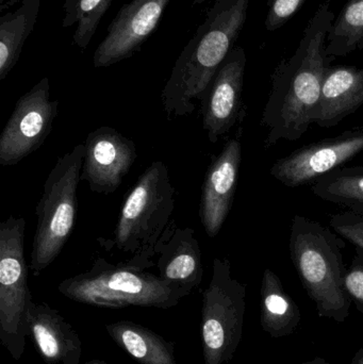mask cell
I'll use <instances>...</instances> for the list:
<instances>
[{
    "mask_svg": "<svg viewBox=\"0 0 363 364\" xmlns=\"http://www.w3.org/2000/svg\"><path fill=\"white\" fill-rule=\"evenodd\" d=\"M335 21L330 0H324L305 28L296 53L279 62L271 77L272 89L260 125L266 129L264 147L300 140L313 124L326 68V38Z\"/></svg>",
    "mask_w": 363,
    "mask_h": 364,
    "instance_id": "6da1fadb",
    "label": "cell"
},
{
    "mask_svg": "<svg viewBox=\"0 0 363 364\" xmlns=\"http://www.w3.org/2000/svg\"><path fill=\"white\" fill-rule=\"evenodd\" d=\"M249 0H215L175 62L161 93L168 122L189 117L234 47L247 18Z\"/></svg>",
    "mask_w": 363,
    "mask_h": 364,
    "instance_id": "7a4b0ae2",
    "label": "cell"
},
{
    "mask_svg": "<svg viewBox=\"0 0 363 364\" xmlns=\"http://www.w3.org/2000/svg\"><path fill=\"white\" fill-rule=\"evenodd\" d=\"M345 240L317 220L296 214L292 218L290 257L320 318L342 324L350 316L352 299L345 287Z\"/></svg>",
    "mask_w": 363,
    "mask_h": 364,
    "instance_id": "3957f363",
    "label": "cell"
},
{
    "mask_svg": "<svg viewBox=\"0 0 363 364\" xmlns=\"http://www.w3.org/2000/svg\"><path fill=\"white\" fill-rule=\"evenodd\" d=\"M175 193L166 164L153 162L126 196L112 239L99 243L130 255L123 263L134 269L156 267V247L172 220Z\"/></svg>",
    "mask_w": 363,
    "mask_h": 364,
    "instance_id": "277c9868",
    "label": "cell"
},
{
    "mask_svg": "<svg viewBox=\"0 0 363 364\" xmlns=\"http://www.w3.org/2000/svg\"><path fill=\"white\" fill-rule=\"evenodd\" d=\"M58 290L72 301L115 309L130 306L170 309L189 295L155 274L104 258L96 259L87 272L64 279Z\"/></svg>",
    "mask_w": 363,
    "mask_h": 364,
    "instance_id": "5b68a950",
    "label": "cell"
},
{
    "mask_svg": "<svg viewBox=\"0 0 363 364\" xmlns=\"http://www.w3.org/2000/svg\"><path fill=\"white\" fill-rule=\"evenodd\" d=\"M85 144L58 158L43 188L36 208V232L29 267L38 276L58 258L76 223L79 182L81 181Z\"/></svg>",
    "mask_w": 363,
    "mask_h": 364,
    "instance_id": "8992f818",
    "label": "cell"
},
{
    "mask_svg": "<svg viewBox=\"0 0 363 364\" xmlns=\"http://www.w3.org/2000/svg\"><path fill=\"white\" fill-rule=\"evenodd\" d=\"M26 220L10 215L0 224V341L14 360L23 357L33 301L25 257Z\"/></svg>",
    "mask_w": 363,
    "mask_h": 364,
    "instance_id": "52a82bcc",
    "label": "cell"
},
{
    "mask_svg": "<svg viewBox=\"0 0 363 364\" xmlns=\"http://www.w3.org/2000/svg\"><path fill=\"white\" fill-rule=\"evenodd\" d=\"M246 284L232 275L227 258L213 260L212 277L202 293V341L205 364L229 363L242 340Z\"/></svg>",
    "mask_w": 363,
    "mask_h": 364,
    "instance_id": "ba28073f",
    "label": "cell"
},
{
    "mask_svg": "<svg viewBox=\"0 0 363 364\" xmlns=\"http://www.w3.org/2000/svg\"><path fill=\"white\" fill-rule=\"evenodd\" d=\"M59 102L50 98V83L40 79L15 105L0 136V164L16 166L38 151L53 129Z\"/></svg>",
    "mask_w": 363,
    "mask_h": 364,
    "instance_id": "9c48e42d",
    "label": "cell"
},
{
    "mask_svg": "<svg viewBox=\"0 0 363 364\" xmlns=\"http://www.w3.org/2000/svg\"><path fill=\"white\" fill-rule=\"evenodd\" d=\"M363 151V127L305 145L277 160L270 175L288 188L313 184Z\"/></svg>",
    "mask_w": 363,
    "mask_h": 364,
    "instance_id": "30bf717a",
    "label": "cell"
},
{
    "mask_svg": "<svg viewBox=\"0 0 363 364\" xmlns=\"http://www.w3.org/2000/svg\"><path fill=\"white\" fill-rule=\"evenodd\" d=\"M245 68L244 49L234 47L220 66L200 102L202 128L211 143H217L242 121Z\"/></svg>",
    "mask_w": 363,
    "mask_h": 364,
    "instance_id": "8fae6325",
    "label": "cell"
},
{
    "mask_svg": "<svg viewBox=\"0 0 363 364\" xmlns=\"http://www.w3.org/2000/svg\"><path fill=\"white\" fill-rule=\"evenodd\" d=\"M85 147L81 181L98 194L114 193L138 159L136 143L109 126L90 132Z\"/></svg>",
    "mask_w": 363,
    "mask_h": 364,
    "instance_id": "7c38bea8",
    "label": "cell"
},
{
    "mask_svg": "<svg viewBox=\"0 0 363 364\" xmlns=\"http://www.w3.org/2000/svg\"><path fill=\"white\" fill-rule=\"evenodd\" d=\"M172 0H132L114 17L94 53V68H109L140 50Z\"/></svg>",
    "mask_w": 363,
    "mask_h": 364,
    "instance_id": "4fadbf2b",
    "label": "cell"
},
{
    "mask_svg": "<svg viewBox=\"0 0 363 364\" xmlns=\"http://www.w3.org/2000/svg\"><path fill=\"white\" fill-rule=\"evenodd\" d=\"M242 162L240 136L230 139L212 160L202 186L200 218L207 235L217 237L234 203Z\"/></svg>",
    "mask_w": 363,
    "mask_h": 364,
    "instance_id": "5bb4252c",
    "label": "cell"
},
{
    "mask_svg": "<svg viewBox=\"0 0 363 364\" xmlns=\"http://www.w3.org/2000/svg\"><path fill=\"white\" fill-rule=\"evenodd\" d=\"M156 255L158 276L166 284L188 294L202 284V252L193 228H180L172 218L158 242Z\"/></svg>",
    "mask_w": 363,
    "mask_h": 364,
    "instance_id": "9a60e30c",
    "label": "cell"
},
{
    "mask_svg": "<svg viewBox=\"0 0 363 364\" xmlns=\"http://www.w3.org/2000/svg\"><path fill=\"white\" fill-rule=\"evenodd\" d=\"M29 336L47 364H79L82 343L74 327L46 303H33L29 311Z\"/></svg>",
    "mask_w": 363,
    "mask_h": 364,
    "instance_id": "2e32d148",
    "label": "cell"
},
{
    "mask_svg": "<svg viewBox=\"0 0 363 364\" xmlns=\"http://www.w3.org/2000/svg\"><path fill=\"white\" fill-rule=\"evenodd\" d=\"M362 106L363 68L328 66L313 124L322 128L335 127Z\"/></svg>",
    "mask_w": 363,
    "mask_h": 364,
    "instance_id": "e0dca14e",
    "label": "cell"
},
{
    "mask_svg": "<svg viewBox=\"0 0 363 364\" xmlns=\"http://www.w3.org/2000/svg\"><path fill=\"white\" fill-rule=\"evenodd\" d=\"M302 321L296 301L288 294L281 278L266 269L260 287V325L273 339L293 335Z\"/></svg>",
    "mask_w": 363,
    "mask_h": 364,
    "instance_id": "ac0fdd59",
    "label": "cell"
},
{
    "mask_svg": "<svg viewBox=\"0 0 363 364\" xmlns=\"http://www.w3.org/2000/svg\"><path fill=\"white\" fill-rule=\"evenodd\" d=\"M106 331L119 348L140 364H177L174 343L147 327L119 321L106 325Z\"/></svg>",
    "mask_w": 363,
    "mask_h": 364,
    "instance_id": "d6986e66",
    "label": "cell"
},
{
    "mask_svg": "<svg viewBox=\"0 0 363 364\" xmlns=\"http://www.w3.org/2000/svg\"><path fill=\"white\" fill-rule=\"evenodd\" d=\"M40 0H23L0 17V80L15 68L26 41L36 27Z\"/></svg>",
    "mask_w": 363,
    "mask_h": 364,
    "instance_id": "ffe728a7",
    "label": "cell"
},
{
    "mask_svg": "<svg viewBox=\"0 0 363 364\" xmlns=\"http://www.w3.org/2000/svg\"><path fill=\"white\" fill-rule=\"evenodd\" d=\"M363 38V0H347L326 38V55L334 61L358 48Z\"/></svg>",
    "mask_w": 363,
    "mask_h": 364,
    "instance_id": "44dd1931",
    "label": "cell"
},
{
    "mask_svg": "<svg viewBox=\"0 0 363 364\" xmlns=\"http://www.w3.org/2000/svg\"><path fill=\"white\" fill-rule=\"evenodd\" d=\"M311 191L323 200L356 209L363 205V172L353 166L338 168L313 182Z\"/></svg>",
    "mask_w": 363,
    "mask_h": 364,
    "instance_id": "7402d4cb",
    "label": "cell"
},
{
    "mask_svg": "<svg viewBox=\"0 0 363 364\" xmlns=\"http://www.w3.org/2000/svg\"><path fill=\"white\" fill-rule=\"evenodd\" d=\"M113 0H64L63 28L72 27L75 30L74 44L79 48L87 49L95 36L96 30L104 13Z\"/></svg>",
    "mask_w": 363,
    "mask_h": 364,
    "instance_id": "603a6c76",
    "label": "cell"
},
{
    "mask_svg": "<svg viewBox=\"0 0 363 364\" xmlns=\"http://www.w3.org/2000/svg\"><path fill=\"white\" fill-rule=\"evenodd\" d=\"M330 227L343 239L363 250V215L349 211L332 215Z\"/></svg>",
    "mask_w": 363,
    "mask_h": 364,
    "instance_id": "cb8c5ba5",
    "label": "cell"
},
{
    "mask_svg": "<svg viewBox=\"0 0 363 364\" xmlns=\"http://www.w3.org/2000/svg\"><path fill=\"white\" fill-rule=\"evenodd\" d=\"M345 287L356 309L363 314V250L356 247L355 255L345 276Z\"/></svg>",
    "mask_w": 363,
    "mask_h": 364,
    "instance_id": "d4e9b609",
    "label": "cell"
},
{
    "mask_svg": "<svg viewBox=\"0 0 363 364\" xmlns=\"http://www.w3.org/2000/svg\"><path fill=\"white\" fill-rule=\"evenodd\" d=\"M306 1L307 0H269L268 14L264 23L266 30L273 32L285 26Z\"/></svg>",
    "mask_w": 363,
    "mask_h": 364,
    "instance_id": "484cf974",
    "label": "cell"
},
{
    "mask_svg": "<svg viewBox=\"0 0 363 364\" xmlns=\"http://www.w3.org/2000/svg\"><path fill=\"white\" fill-rule=\"evenodd\" d=\"M23 0H0V10L4 11L6 9L12 8L15 4H21Z\"/></svg>",
    "mask_w": 363,
    "mask_h": 364,
    "instance_id": "4316f807",
    "label": "cell"
},
{
    "mask_svg": "<svg viewBox=\"0 0 363 364\" xmlns=\"http://www.w3.org/2000/svg\"><path fill=\"white\" fill-rule=\"evenodd\" d=\"M352 364H363V348H359L352 359Z\"/></svg>",
    "mask_w": 363,
    "mask_h": 364,
    "instance_id": "83f0119b",
    "label": "cell"
},
{
    "mask_svg": "<svg viewBox=\"0 0 363 364\" xmlns=\"http://www.w3.org/2000/svg\"><path fill=\"white\" fill-rule=\"evenodd\" d=\"M302 364H330V363H328L327 360H325V359L322 358V357H315L313 360L307 361V363Z\"/></svg>",
    "mask_w": 363,
    "mask_h": 364,
    "instance_id": "f1b7e54d",
    "label": "cell"
},
{
    "mask_svg": "<svg viewBox=\"0 0 363 364\" xmlns=\"http://www.w3.org/2000/svg\"><path fill=\"white\" fill-rule=\"evenodd\" d=\"M208 1V0H193V6H198V4H204V2Z\"/></svg>",
    "mask_w": 363,
    "mask_h": 364,
    "instance_id": "f546056e",
    "label": "cell"
},
{
    "mask_svg": "<svg viewBox=\"0 0 363 364\" xmlns=\"http://www.w3.org/2000/svg\"><path fill=\"white\" fill-rule=\"evenodd\" d=\"M87 364H108L106 363V361L102 360H92L90 361V363H87Z\"/></svg>",
    "mask_w": 363,
    "mask_h": 364,
    "instance_id": "4dcf8cb0",
    "label": "cell"
},
{
    "mask_svg": "<svg viewBox=\"0 0 363 364\" xmlns=\"http://www.w3.org/2000/svg\"><path fill=\"white\" fill-rule=\"evenodd\" d=\"M352 211L357 212V213L362 214L363 215V205H362V207L356 208V209L352 210Z\"/></svg>",
    "mask_w": 363,
    "mask_h": 364,
    "instance_id": "1f68e13d",
    "label": "cell"
},
{
    "mask_svg": "<svg viewBox=\"0 0 363 364\" xmlns=\"http://www.w3.org/2000/svg\"><path fill=\"white\" fill-rule=\"evenodd\" d=\"M353 168H355V170L362 171V172H363V166H353Z\"/></svg>",
    "mask_w": 363,
    "mask_h": 364,
    "instance_id": "d6a6232c",
    "label": "cell"
},
{
    "mask_svg": "<svg viewBox=\"0 0 363 364\" xmlns=\"http://www.w3.org/2000/svg\"><path fill=\"white\" fill-rule=\"evenodd\" d=\"M358 48L362 49L363 50V38L360 41L359 45H358Z\"/></svg>",
    "mask_w": 363,
    "mask_h": 364,
    "instance_id": "836d02e7",
    "label": "cell"
}]
</instances>
